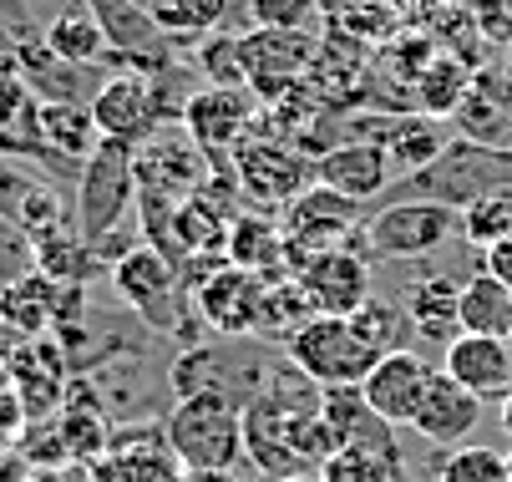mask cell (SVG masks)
Here are the masks:
<instances>
[{
	"mask_svg": "<svg viewBox=\"0 0 512 482\" xmlns=\"http://www.w3.org/2000/svg\"><path fill=\"white\" fill-rule=\"evenodd\" d=\"M457 300H462V280H452V274H421V280L406 290V315L416 325V340H431V346L447 351L462 335Z\"/></svg>",
	"mask_w": 512,
	"mask_h": 482,
	"instance_id": "obj_22",
	"label": "cell"
},
{
	"mask_svg": "<svg viewBox=\"0 0 512 482\" xmlns=\"http://www.w3.org/2000/svg\"><path fill=\"white\" fill-rule=\"evenodd\" d=\"M300 290H305V300H310V310L315 315H355L365 300H371L376 290H371V259L365 254H355V249H325V254H315L300 274Z\"/></svg>",
	"mask_w": 512,
	"mask_h": 482,
	"instance_id": "obj_13",
	"label": "cell"
},
{
	"mask_svg": "<svg viewBox=\"0 0 512 482\" xmlns=\"http://www.w3.org/2000/svg\"><path fill=\"white\" fill-rule=\"evenodd\" d=\"M477 422H482V396H472L467 386H457L442 366H436L426 391H421L416 417H411V432L436 442V447H467Z\"/></svg>",
	"mask_w": 512,
	"mask_h": 482,
	"instance_id": "obj_17",
	"label": "cell"
},
{
	"mask_svg": "<svg viewBox=\"0 0 512 482\" xmlns=\"http://www.w3.org/2000/svg\"><path fill=\"white\" fill-rule=\"evenodd\" d=\"M315 51L320 46L310 31H244V87L259 97V107L284 102L310 77Z\"/></svg>",
	"mask_w": 512,
	"mask_h": 482,
	"instance_id": "obj_9",
	"label": "cell"
},
{
	"mask_svg": "<svg viewBox=\"0 0 512 482\" xmlns=\"http://www.w3.org/2000/svg\"><path fill=\"white\" fill-rule=\"evenodd\" d=\"M178 482H234L229 472H218V467H188Z\"/></svg>",
	"mask_w": 512,
	"mask_h": 482,
	"instance_id": "obj_41",
	"label": "cell"
},
{
	"mask_svg": "<svg viewBox=\"0 0 512 482\" xmlns=\"http://www.w3.org/2000/svg\"><path fill=\"white\" fill-rule=\"evenodd\" d=\"M132 168H137V193L183 203L208 178V153L188 137L183 122H168V127H158L153 137H142V143L132 148Z\"/></svg>",
	"mask_w": 512,
	"mask_h": 482,
	"instance_id": "obj_10",
	"label": "cell"
},
{
	"mask_svg": "<svg viewBox=\"0 0 512 482\" xmlns=\"http://www.w3.org/2000/svg\"><path fill=\"white\" fill-rule=\"evenodd\" d=\"M193 310L224 335V340H244L259 335V315H264V280L239 264H213L203 274V285L193 290Z\"/></svg>",
	"mask_w": 512,
	"mask_h": 482,
	"instance_id": "obj_12",
	"label": "cell"
},
{
	"mask_svg": "<svg viewBox=\"0 0 512 482\" xmlns=\"http://www.w3.org/2000/svg\"><path fill=\"white\" fill-rule=\"evenodd\" d=\"M107 274H112L117 300H122L142 325H148V330H163V335L178 340L183 315H198V310H193V290L183 285V274H178L153 244H137V249L122 254ZM183 340H188V330H183Z\"/></svg>",
	"mask_w": 512,
	"mask_h": 482,
	"instance_id": "obj_4",
	"label": "cell"
},
{
	"mask_svg": "<svg viewBox=\"0 0 512 482\" xmlns=\"http://www.w3.org/2000/svg\"><path fill=\"white\" fill-rule=\"evenodd\" d=\"M305 148H295L289 137L274 132H249L234 148V173L249 203H264V209H284L289 198H300L315 183V158H300Z\"/></svg>",
	"mask_w": 512,
	"mask_h": 482,
	"instance_id": "obj_8",
	"label": "cell"
},
{
	"mask_svg": "<svg viewBox=\"0 0 512 482\" xmlns=\"http://www.w3.org/2000/svg\"><path fill=\"white\" fill-rule=\"evenodd\" d=\"M203 87H244V31H213L193 46Z\"/></svg>",
	"mask_w": 512,
	"mask_h": 482,
	"instance_id": "obj_34",
	"label": "cell"
},
{
	"mask_svg": "<svg viewBox=\"0 0 512 482\" xmlns=\"http://www.w3.org/2000/svg\"><path fill=\"white\" fill-rule=\"evenodd\" d=\"M502 432H507V437H512V386H507V391H502Z\"/></svg>",
	"mask_w": 512,
	"mask_h": 482,
	"instance_id": "obj_43",
	"label": "cell"
},
{
	"mask_svg": "<svg viewBox=\"0 0 512 482\" xmlns=\"http://www.w3.org/2000/svg\"><path fill=\"white\" fill-rule=\"evenodd\" d=\"M137 203V168H132V143H112L102 137L97 153L82 163V178L71 188V224L82 239H102L122 229L127 209Z\"/></svg>",
	"mask_w": 512,
	"mask_h": 482,
	"instance_id": "obj_5",
	"label": "cell"
},
{
	"mask_svg": "<svg viewBox=\"0 0 512 482\" xmlns=\"http://www.w3.org/2000/svg\"><path fill=\"white\" fill-rule=\"evenodd\" d=\"M365 203H355V198H345V193H335V188H325V183H310L300 198H289L284 203V219H279V229H284V254H289V280L315 259V254H325V249H340L360 224H365Z\"/></svg>",
	"mask_w": 512,
	"mask_h": 482,
	"instance_id": "obj_7",
	"label": "cell"
},
{
	"mask_svg": "<svg viewBox=\"0 0 512 482\" xmlns=\"http://www.w3.org/2000/svg\"><path fill=\"white\" fill-rule=\"evenodd\" d=\"M92 117H97V132L112 137V143H142L163 127V112H158V97H153V77H137V72H117V77H102L97 97H92Z\"/></svg>",
	"mask_w": 512,
	"mask_h": 482,
	"instance_id": "obj_14",
	"label": "cell"
},
{
	"mask_svg": "<svg viewBox=\"0 0 512 482\" xmlns=\"http://www.w3.org/2000/svg\"><path fill=\"white\" fill-rule=\"evenodd\" d=\"M41 137H46V148L56 158L82 168L97 153V143H102L92 102H41Z\"/></svg>",
	"mask_w": 512,
	"mask_h": 482,
	"instance_id": "obj_26",
	"label": "cell"
},
{
	"mask_svg": "<svg viewBox=\"0 0 512 482\" xmlns=\"http://www.w3.org/2000/svg\"><path fill=\"white\" fill-rule=\"evenodd\" d=\"M234 0H153V21L168 41H203L224 26Z\"/></svg>",
	"mask_w": 512,
	"mask_h": 482,
	"instance_id": "obj_31",
	"label": "cell"
},
{
	"mask_svg": "<svg viewBox=\"0 0 512 482\" xmlns=\"http://www.w3.org/2000/svg\"><path fill=\"white\" fill-rule=\"evenodd\" d=\"M431 371L436 366H426L421 351H391V356H381L371 371H365L360 396H365V406H371L386 427H411Z\"/></svg>",
	"mask_w": 512,
	"mask_h": 482,
	"instance_id": "obj_16",
	"label": "cell"
},
{
	"mask_svg": "<svg viewBox=\"0 0 512 482\" xmlns=\"http://www.w3.org/2000/svg\"><path fill=\"white\" fill-rule=\"evenodd\" d=\"M452 122H457V137H467V143L512 153V112H502L487 92H477V82H472V92H467V102Z\"/></svg>",
	"mask_w": 512,
	"mask_h": 482,
	"instance_id": "obj_33",
	"label": "cell"
},
{
	"mask_svg": "<svg viewBox=\"0 0 512 482\" xmlns=\"http://www.w3.org/2000/svg\"><path fill=\"white\" fill-rule=\"evenodd\" d=\"M0 66H11V36H6V26H0Z\"/></svg>",
	"mask_w": 512,
	"mask_h": 482,
	"instance_id": "obj_44",
	"label": "cell"
},
{
	"mask_svg": "<svg viewBox=\"0 0 512 482\" xmlns=\"http://www.w3.org/2000/svg\"><path fill=\"white\" fill-rule=\"evenodd\" d=\"M284 351H289V366H295L310 386H320V391L360 386L365 371L381 361L345 315H315V320H305L295 335L284 340Z\"/></svg>",
	"mask_w": 512,
	"mask_h": 482,
	"instance_id": "obj_6",
	"label": "cell"
},
{
	"mask_svg": "<svg viewBox=\"0 0 512 482\" xmlns=\"http://www.w3.org/2000/svg\"><path fill=\"white\" fill-rule=\"evenodd\" d=\"M436 482H512V477H507V452L477 447V442L452 447V452L442 457V467H436Z\"/></svg>",
	"mask_w": 512,
	"mask_h": 482,
	"instance_id": "obj_35",
	"label": "cell"
},
{
	"mask_svg": "<svg viewBox=\"0 0 512 482\" xmlns=\"http://www.w3.org/2000/svg\"><path fill=\"white\" fill-rule=\"evenodd\" d=\"M168 452L183 467H218L229 472L244 457V401L234 396H178L168 411Z\"/></svg>",
	"mask_w": 512,
	"mask_h": 482,
	"instance_id": "obj_2",
	"label": "cell"
},
{
	"mask_svg": "<svg viewBox=\"0 0 512 482\" xmlns=\"http://www.w3.org/2000/svg\"><path fill=\"white\" fill-rule=\"evenodd\" d=\"M447 143H452V137H447V127L436 122V117L406 112V117L396 122V132L386 137V158H391L396 178H406V173H421L426 163L442 158V148H447Z\"/></svg>",
	"mask_w": 512,
	"mask_h": 482,
	"instance_id": "obj_29",
	"label": "cell"
},
{
	"mask_svg": "<svg viewBox=\"0 0 512 482\" xmlns=\"http://www.w3.org/2000/svg\"><path fill=\"white\" fill-rule=\"evenodd\" d=\"M259 112L264 107L249 87H198L183 107V127L208 158H224L254 132Z\"/></svg>",
	"mask_w": 512,
	"mask_h": 482,
	"instance_id": "obj_11",
	"label": "cell"
},
{
	"mask_svg": "<svg viewBox=\"0 0 512 482\" xmlns=\"http://www.w3.org/2000/svg\"><path fill=\"white\" fill-rule=\"evenodd\" d=\"M66 295H71V285H56L51 274H41V269L26 274V280L0 290V330L26 335V340L56 330V320L66 310Z\"/></svg>",
	"mask_w": 512,
	"mask_h": 482,
	"instance_id": "obj_21",
	"label": "cell"
},
{
	"mask_svg": "<svg viewBox=\"0 0 512 482\" xmlns=\"http://www.w3.org/2000/svg\"><path fill=\"white\" fill-rule=\"evenodd\" d=\"M472 82H477V72H472V66H467L462 56L436 51V56L421 66V72H416V82H411V112L447 122V117H457V112H462V102H467Z\"/></svg>",
	"mask_w": 512,
	"mask_h": 482,
	"instance_id": "obj_23",
	"label": "cell"
},
{
	"mask_svg": "<svg viewBox=\"0 0 512 482\" xmlns=\"http://www.w3.org/2000/svg\"><path fill=\"white\" fill-rule=\"evenodd\" d=\"M355 330H360V340L371 346L376 356H391V351H411V340H416V325H411V315L401 310V305H391V300H381V295H371L355 315H345Z\"/></svg>",
	"mask_w": 512,
	"mask_h": 482,
	"instance_id": "obj_30",
	"label": "cell"
},
{
	"mask_svg": "<svg viewBox=\"0 0 512 482\" xmlns=\"http://www.w3.org/2000/svg\"><path fill=\"white\" fill-rule=\"evenodd\" d=\"M11 366H16V356H11V340H0V381L11 376Z\"/></svg>",
	"mask_w": 512,
	"mask_h": 482,
	"instance_id": "obj_42",
	"label": "cell"
},
{
	"mask_svg": "<svg viewBox=\"0 0 512 482\" xmlns=\"http://www.w3.org/2000/svg\"><path fill=\"white\" fill-rule=\"evenodd\" d=\"M442 371L472 396H497L512 386V340L507 335H457L442 351Z\"/></svg>",
	"mask_w": 512,
	"mask_h": 482,
	"instance_id": "obj_20",
	"label": "cell"
},
{
	"mask_svg": "<svg viewBox=\"0 0 512 482\" xmlns=\"http://www.w3.org/2000/svg\"><path fill=\"white\" fill-rule=\"evenodd\" d=\"M315 183H325L355 203H371L396 183V168H391L386 148H376V143H335L330 153L315 158Z\"/></svg>",
	"mask_w": 512,
	"mask_h": 482,
	"instance_id": "obj_19",
	"label": "cell"
},
{
	"mask_svg": "<svg viewBox=\"0 0 512 482\" xmlns=\"http://www.w3.org/2000/svg\"><path fill=\"white\" fill-rule=\"evenodd\" d=\"M11 61H16L21 82L36 92V102H92L97 87H102L97 82V66H77V61L56 56L41 31L16 36L11 41Z\"/></svg>",
	"mask_w": 512,
	"mask_h": 482,
	"instance_id": "obj_15",
	"label": "cell"
},
{
	"mask_svg": "<svg viewBox=\"0 0 512 482\" xmlns=\"http://www.w3.org/2000/svg\"><path fill=\"white\" fill-rule=\"evenodd\" d=\"M279 482H320V472L310 477V472H295V477H279Z\"/></svg>",
	"mask_w": 512,
	"mask_h": 482,
	"instance_id": "obj_45",
	"label": "cell"
},
{
	"mask_svg": "<svg viewBox=\"0 0 512 482\" xmlns=\"http://www.w3.org/2000/svg\"><path fill=\"white\" fill-rule=\"evenodd\" d=\"M244 16L254 21V31H310L315 21H325L320 0H244Z\"/></svg>",
	"mask_w": 512,
	"mask_h": 482,
	"instance_id": "obj_36",
	"label": "cell"
},
{
	"mask_svg": "<svg viewBox=\"0 0 512 482\" xmlns=\"http://www.w3.org/2000/svg\"><path fill=\"white\" fill-rule=\"evenodd\" d=\"M46 46L66 61H77V66H102L107 61V41H102V26L92 16V6L82 0V6H71V11H56L46 26H41Z\"/></svg>",
	"mask_w": 512,
	"mask_h": 482,
	"instance_id": "obj_28",
	"label": "cell"
},
{
	"mask_svg": "<svg viewBox=\"0 0 512 482\" xmlns=\"http://www.w3.org/2000/svg\"><path fill=\"white\" fill-rule=\"evenodd\" d=\"M360 6H371V0H320L325 21H340V16H350V11H360Z\"/></svg>",
	"mask_w": 512,
	"mask_h": 482,
	"instance_id": "obj_40",
	"label": "cell"
},
{
	"mask_svg": "<svg viewBox=\"0 0 512 482\" xmlns=\"http://www.w3.org/2000/svg\"><path fill=\"white\" fill-rule=\"evenodd\" d=\"M0 214L16 219L26 234H41V229L71 224V203L61 198V188L51 178L31 173L16 158H0Z\"/></svg>",
	"mask_w": 512,
	"mask_h": 482,
	"instance_id": "obj_18",
	"label": "cell"
},
{
	"mask_svg": "<svg viewBox=\"0 0 512 482\" xmlns=\"http://www.w3.org/2000/svg\"><path fill=\"white\" fill-rule=\"evenodd\" d=\"M507 477H512V447H507Z\"/></svg>",
	"mask_w": 512,
	"mask_h": 482,
	"instance_id": "obj_46",
	"label": "cell"
},
{
	"mask_svg": "<svg viewBox=\"0 0 512 482\" xmlns=\"http://www.w3.org/2000/svg\"><path fill=\"white\" fill-rule=\"evenodd\" d=\"M31 239H36V269L51 274L56 285H77V290H82L87 280L107 274V264L97 259L92 239H82L77 224H56V229H41V234H31Z\"/></svg>",
	"mask_w": 512,
	"mask_h": 482,
	"instance_id": "obj_24",
	"label": "cell"
},
{
	"mask_svg": "<svg viewBox=\"0 0 512 482\" xmlns=\"http://www.w3.org/2000/svg\"><path fill=\"white\" fill-rule=\"evenodd\" d=\"M26 274H36V239L16 219L0 214V290L26 280Z\"/></svg>",
	"mask_w": 512,
	"mask_h": 482,
	"instance_id": "obj_37",
	"label": "cell"
},
{
	"mask_svg": "<svg viewBox=\"0 0 512 482\" xmlns=\"http://www.w3.org/2000/svg\"><path fill=\"white\" fill-rule=\"evenodd\" d=\"M512 183V153H497V148H482V143H467V137H452L442 148V158L426 163L421 173H406L391 183V198H426V203H447V209H467L482 193L492 188H507Z\"/></svg>",
	"mask_w": 512,
	"mask_h": 482,
	"instance_id": "obj_1",
	"label": "cell"
},
{
	"mask_svg": "<svg viewBox=\"0 0 512 482\" xmlns=\"http://www.w3.org/2000/svg\"><path fill=\"white\" fill-rule=\"evenodd\" d=\"M386 6L396 11V21H401L406 31H411L421 16H431V0H386Z\"/></svg>",
	"mask_w": 512,
	"mask_h": 482,
	"instance_id": "obj_39",
	"label": "cell"
},
{
	"mask_svg": "<svg viewBox=\"0 0 512 482\" xmlns=\"http://www.w3.org/2000/svg\"><path fill=\"white\" fill-rule=\"evenodd\" d=\"M477 269H487L492 280H502V285L512 290V234H507V239H497L492 249H482V264H477Z\"/></svg>",
	"mask_w": 512,
	"mask_h": 482,
	"instance_id": "obj_38",
	"label": "cell"
},
{
	"mask_svg": "<svg viewBox=\"0 0 512 482\" xmlns=\"http://www.w3.org/2000/svg\"><path fill=\"white\" fill-rule=\"evenodd\" d=\"M457 320H462V335H507L512 340V290L502 280H492L487 269L467 274Z\"/></svg>",
	"mask_w": 512,
	"mask_h": 482,
	"instance_id": "obj_27",
	"label": "cell"
},
{
	"mask_svg": "<svg viewBox=\"0 0 512 482\" xmlns=\"http://www.w3.org/2000/svg\"><path fill=\"white\" fill-rule=\"evenodd\" d=\"M229 264L259 274V280H284L289 254H284V229L264 214H239L229 224Z\"/></svg>",
	"mask_w": 512,
	"mask_h": 482,
	"instance_id": "obj_25",
	"label": "cell"
},
{
	"mask_svg": "<svg viewBox=\"0 0 512 482\" xmlns=\"http://www.w3.org/2000/svg\"><path fill=\"white\" fill-rule=\"evenodd\" d=\"M457 209L447 203H426V198H396L381 203L376 214H365V224L345 239V249L365 254V259H421L436 254L452 234H457Z\"/></svg>",
	"mask_w": 512,
	"mask_h": 482,
	"instance_id": "obj_3",
	"label": "cell"
},
{
	"mask_svg": "<svg viewBox=\"0 0 512 482\" xmlns=\"http://www.w3.org/2000/svg\"><path fill=\"white\" fill-rule=\"evenodd\" d=\"M457 234H462V244H472L477 254L492 249L497 239H507V234H512V183L482 193L477 203H467L462 219H457Z\"/></svg>",
	"mask_w": 512,
	"mask_h": 482,
	"instance_id": "obj_32",
	"label": "cell"
}]
</instances>
